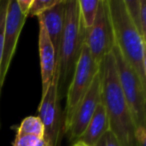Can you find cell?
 <instances>
[{
    "label": "cell",
    "instance_id": "obj_5",
    "mask_svg": "<svg viewBox=\"0 0 146 146\" xmlns=\"http://www.w3.org/2000/svg\"><path fill=\"white\" fill-rule=\"evenodd\" d=\"M99 66L92 59L89 50L84 43L76 68L73 74L72 80L68 86L66 93V107L63 118V132L66 131L73 112L85 96L92 83L94 76L99 70Z\"/></svg>",
    "mask_w": 146,
    "mask_h": 146
},
{
    "label": "cell",
    "instance_id": "obj_10",
    "mask_svg": "<svg viewBox=\"0 0 146 146\" xmlns=\"http://www.w3.org/2000/svg\"><path fill=\"white\" fill-rule=\"evenodd\" d=\"M65 7H66V0H59V2L56 5L37 17L43 23L47 35L52 43L55 51V58L58 54L63 27H64Z\"/></svg>",
    "mask_w": 146,
    "mask_h": 146
},
{
    "label": "cell",
    "instance_id": "obj_7",
    "mask_svg": "<svg viewBox=\"0 0 146 146\" xmlns=\"http://www.w3.org/2000/svg\"><path fill=\"white\" fill-rule=\"evenodd\" d=\"M58 72L55 67L46 93L41 98L38 107V117L44 126L43 140L48 146H58L61 130L63 129L62 113L60 111L58 99Z\"/></svg>",
    "mask_w": 146,
    "mask_h": 146
},
{
    "label": "cell",
    "instance_id": "obj_4",
    "mask_svg": "<svg viewBox=\"0 0 146 146\" xmlns=\"http://www.w3.org/2000/svg\"><path fill=\"white\" fill-rule=\"evenodd\" d=\"M112 53L115 59L118 81L134 124L136 128L146 127V86L142 83L135 71L126 63L116 46H114Z\"/></svg>",
    "mask_w": 146,
    "mask_h": 146
},
{
    "label": "cell",
    "instance_id": "obj_2",
    "mask_svg": "<svg viewBox=\"0 0 146 146\" xmlns=\"http://www.w3.org/2000/svg\"><path fill=\"white\" fill-rule=\"evenodd\" d=\"M85 41V27L80 15L78 0H66L65 19L55 67L58 72V99L67 93L76 64Z\"/></svg>",
    "mask_w": 146,
    "mask_h": 146
},
{
    "label": "cell",
    "instance_id": "obj_9",
    "mask_svg": "<svg viewBox=\"0 0 146 146\" xmlns=\"http://www.w3.org/2000/svg\"><path fill=\"white\" fill-rule=\"evenodd\" d=\"M26 16L19 10L16 0H9L6 9V16L3 32V53L0 68V88H2L10 67L11 61L16 50L20 33L26 21Z\"/></svg>",
    "mask_w": 146,
    "mask_h": 146
},
{
    "label": "cell",
    "instance_id": "obj_1",
    "mask_svg": "<svg viewBox=\"0 0 146 146\" xmlns=\"http://www.w3.org/2000/svg\"><path fill=\"white\" fill-rule=\"evenodd\" d=\"M102 79L101 100L109 120V130L122 146H137L136 126L118 81L117 69L112 51L100 63Z\"/></svg>",
    "mask_w": 146,
    "mask_h": 146
},
{
    "label": "cell",
    "instance_id": "obj_13",
    "mask_svg": "<svg viewBox=\"0 0 146 146\" xmlns=\"http://www.w3.org/2000/svg\"><path fill=\"white\" fill-rule=\"evenodd\" d=\"M132 22L146 41V0H123Z\"/></svg>",
    "mask_w": 146,
    "mask_h": 146
},
{
    "label": "cell",
    "instance_id": "obj_11",
    "mask_svg": "<svg viewBox=\"0 0 146 146\" xmlns=\"http://www.w3.org/2000/svg\"><path fill=\"white\" fill-rule=\"evenodd\" d=\"M39 22V58H40V69H41V80H42V96L46 93L48 86L51 82V78L55 70V51L53 45L49 39L44 25L38 19Z\"/></svg>",
    "mask_w": 146,
    "mask_h": 146
},
{
    "label": "cell",
    "instance_id": "obj_22",
    "mask_svg": "<svg viewBox=\"0 0 146 146\" xmlns=\"http://www.w3.org/2000/svg\"><path fill=\"white\" fill-rule=\"evenodd\" d=\"M71 146H89V145H87V144H85L82 141H76V142H74Z\"/></svg>",
    "mask_w": 146,
    "mask_h": 146
},
{
    "label": "cell",
    "instance_id": "obj_14",
    "mask_svg": "<svg viewBox=\"0 0 146 146\" xmlns=\"http://www.w3.org/2000/svg\"><path fill=\"white\" fill-rule=\"evenodd\" d=\"M31 135L42 138L44 136V126L38 116L25 117L16 130V136Z\"/></svg>",
    "mask_w": 146,
    "mask_h": 146
},
{
    "label": "cell",
    "instance_id": "obj_3",
    "mask_svg": "<svg viewBox=\"0 0 146 146\" xmlns=\"http://www.w3.org/2000/svg\"><path fill=\"white\" fill-rule=\"evenodd\" d=\"M115 46L146 86L145 42L127 13L123 0H107Z\"/></svg>",
    "mask_w": 146,
    "mask_h": 146
},
{
    "label": "cell",
    "instance_id": "obj_16",
    "mask_svg": "<svg viewBox=\"0 0 146 146\" xmlns=\"http://www.w3.org/2000/svg\"><path fill=\"white\" fill-rule=\"evenodd\" d=\"M58 2L59 0H33L28 15L38 17L43 12L56 5Z\"/></svg>",
    "mask_w": 146,
    "mask_h": 146
},
{
    "label": "cell",
    "instance_id": "obj_19",
    "mask_svg": "<svg viewBox=\"0 0 146 146\" xmlns=\"http://www.w3.org/2000/svg\"><path fill=\"white\" fill-rule=\"evenodd\" d=\"M95 146H122V145L119 143L116 136L110 130H108L98 140V142L95 144Z\"/></svg>",
    "mask_w": 146,
    "mask_h": 146
},
{
    "label": "cell",
    "instance_id": "obj_17",
    "mask_svg": "<svg viewBox=\"0 0 146 146\" xmlns=\"http://www.w3.org/2000/svg\"><path fill=\"white\" fill-rule=\"evenodd\" d=\"M13 146H48L42 138L36 136L22 135L16 136L13 141Z\"/></svg>",
    "mask_w": 146,
    "mask_h": 146
},
{
    "label": "cell",
    "instance_id": "obj_18",
    "mask_svg": "<svg viewBox=\"0 0 146 146\" xmlns=\"http://www.w3.org/2000/svg\"><path fill=\"white\" fill-rule=\"evenodd\" d=\"M9 0H0V68H1V61H2V53H3V32H4V23L5 16H6V9L8 5ZM1 92V88H0ZM0 128H1V122H0Z\"/></svg>",
    "mask_w": 146,
    "mask_h": 146
},
{
    "label": "cell",
    "instance_id": "obj_20",
    "mask_svg": "<svg viewBox=\"0 0 146 146\" xmlns=\"http://www.w3.org/2000/svg\"><path fill=\"white\" fill-rule=\"evenodd\" d=\"M135 138L137 146H146V128L137 127L135 131Z\"/></svg>",
    "mask_w": 146,
    "mask_h": 146
},
{
    "label": "cell",
    "instance_id": "obj_8",
    "mask_svg": "<svg viewBox=\"0 0 146 146\" xmlns=\"http://www.w3.org/2000/svg\"><path fill=\"white\" fill-rule=\"evenodd\" d=\"M101 92H102V79L101 70H99L94 76L92 83L80 103L75 108L73 115L71 117L70 123L67 127L66 131L69 140L72 142L78 141L83 132L85 131L88 123L91 120L98 104L101 102Z\"/></svg>",
    "mask_w": 146,
    "mask_h": 146
},
{
    "label": "cell",
    "instance_id": "obj_6",
    "mask_svg": "<svg viewBox=\"0 0 146 146\" xmlns=\"http://www.w3.org/2000/svg\"><path fill=\"white\" fill-rule=\"evenodd\" d=\"M84 43L97 65H100L104 57L113 50L115 40L107 0H99L98 10L93 24L85 29Z\"/></svg>",
    "mask_w": 146,
    "mask_h": 146
},
{
    "label": "cell",
    "instance_id": "obj_15",
    "mask_svg": "<svg viewBox=\"0 0 146 146\" xmlns=\"http://www.w3.org/2000/svg\"><path fill=\"white\" fill-rule=\"evenodd\" d=\"M78 5L84 27L85 29L89 28L95 19L99 0H78Z\"/></svg>",
    "mask_w": 146,
    "mask_h": 146
},
{
    "label": "cell",
    "instance_id": "obj_12",
    "mask_svg": "<svg viewBox=\"0 0 146 146\" xmlns=\"http://www.w3.org/2000/svg\"><path fill=\"white\" fill-rule=\"evenodd\" d=\"M109 130V120H108L107 112L105 106L102 103V100L98 104L91 120L88 123L85 131L78 139L89 146H95L98 140L102 137L106 131Z\"/></svg>",
    "mask_w": 146,
    "mask_h": 146
},
{
    "label": "cell",
    "instance_id": "obj_21",
    "mask_svg": "<svg viewBox=\"0 0 146 146\" xmlns=\"http://www.w3.org/2000/svg\"><path fill=\"white\" fill-rule=\"evenodd\" d=\"M33 0H16L17 5L19 7V10L24 16H28L29 10H30L31 4H32Z\"/></svg>",
    "mask_w": 146,
    "mask_h": 146
}]
</instances>
